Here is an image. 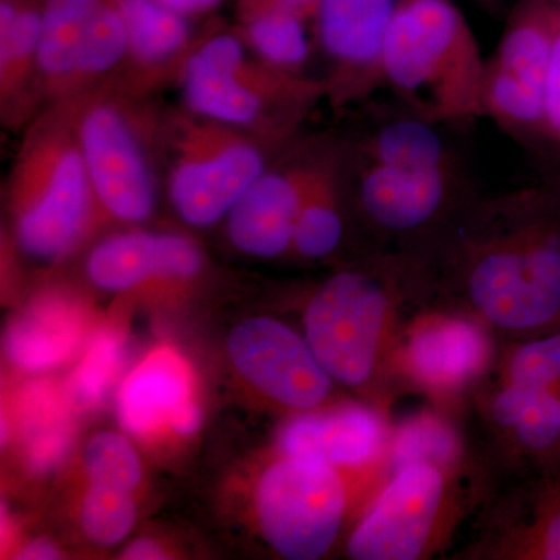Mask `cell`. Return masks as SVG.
I'll return each instance as SVG.
<instances>
[{"mask_svg":"<svg viewBox=\"0 0 560 560\" xmlns=\"http://www.w3.org/2000/svg\"><path fill=\"white\" fill-rule=\"evenodd\" d=\"M143 98L114 80L60 102L83 153L98 219L140 224L156 209L162 117Z\"/></svg>","mask_w":560,"mask_h":560,"instance_id":"cell-8","label":"cell"},{"mask_svg":"<svg viewBox=\"0 0 560 560\" xmlns=\"http://www.w3.org/2000/svg\"><path fill=\"white\" fill-rule=\"evenodd\" d=\"M393 415L353 397L293 416L279 431V452L334 466H363L389 456Z\"/></svg>","mask_w":560,"mask_h":560,"instance_id":"cell-17","label":"cell"},{"mask_svg":"<svg viewBox=\"0 0 560 560\" xmlns=\"http://www.w3.org/2000/svg\"><path fill=\"white\" fill-rule=\"evenodd\" d=\"M260 2L272 3V5L280 7V9L293 11V13L300 14L304 20L315 24L323 0H260Z\"/></svg>","mask_w":560,"mask_h":560,"instance_id":"cell-37","label":"cell"},{"mask_svg":"<svg viewBox=\"0 0 560 560\" xmlns=\"http://www.w3.org/2000/svg\"><path fill=\"white\" fill-rule=\"evenodd\" d=\"M316 156L272 164L246 189L226 215L228 238L248 256H290L294 226Z\"/></svg>","mask_w":560,"mask_h":560,"instance_id":"cell-18","label":"cell"},{"mask_svg":"<svg viewBox=\"0 0 560 560\" xmlns=\"http://www.w3.org/2000/svg\"><path fill=\"white\" fill-rule=\"evenodd\" d=\"M7 206L18 246L39 261L68 256L97 223L83 153L60 103L28 124L7 176Z\"/></svg>","mask_w":560,"mask_h":560,"instance_id":"cell-7","label":"cell"},{"mask_svg":"<svg viewBox=\"0 0 560 560\" xmlns=\"http://www.w3.org/2000/svg\"><path fill=\"white\" fill-rule=\"evenodd\" d=\"M486 60L452 0H399L383 46V84L433 124L485 117Z\"/></svg>","mask_w":560,"mask_h":560,"instance_id":"cell-4","label":"cell"},{"mask_svg":"<svg viewBox=\"0 0 560 560\" xmlns=\"http://www.w3.org/2000/svg\"><path fill=\"white\" fill-rule=\"evenodd\" d=\"M341 186L340 162L331 153L318 154L294 226L290 256L324 260L341 248L346 234Z\"/></svg>","mask_w":560,"mask_h":560,"instance_id":"cell-24","label":"cell"},{"mask_svg":"<svg viewBox=\"0 0 560 560\" xmlns=\"http://www.w3.org/2000/svg\"><path fill=\"white\" fill-rule=\"evenodd\" d=\"M429 301L500 341L560 330V200L550 186L466 206L422 257Z\"/></svg>","mask_w":560,"mask_h":560,"instance_id":"cell-1","label":"cell"},{"mask_svg":"<svg viewBox=\"0 0 560 560\" xmlns=\"http://www.w3.org/2000/svg\"><path fill=\"white\" fill-rule=\"evenodd\" d=\"M482 109L504 131L522 140L545 142V90L486 61Z\"/></svg>","mask_w":560,"mask_h":560,"instance_id":"cell-28","label":"cell"},{"mask_svg":"<svg viewBox=\"0 0 560 560\" xmlns=\"http://www.w3.org/2000/svg\"><path fill=\"white\" fill-rule=\"evenodd\" d=\"M545 142L560 151V0H556V39L545 84Z\"/></svg>","mask_w":560,"mask_h":560,"instance_id":"cell-33","label":"cell"},{"mask_svg":"<svg viewBox=\"0 0 560 560\" xmlns=\"http://www.w3.org/2000/svg\"><path fill=\"white\" fill-rule=\"evenodd\" d=\"M205 257L195 242L168 232L128 231L98 243L88 257V278L105 291L179 285L198 278Z\"/></svg>","mask_w":560,"mask_h":560,"instance_id":"cell-20","label":"cell"},{"mask_svg":"<svg viewBox=\"0 0 560 560\" xmlns=\"http://www.w3.org/2000/svg\"><path fill=\"white\" fill-rule=\"evenodd\" d=\"M455 168L410 172L364 162L357 208L385 253L423 256L466 208L456 200Z\"/></svg>","mask_w":560,"mask_h":560,"instance_id":"cell-14","label":"cell"},{"mask_svg":"<svg viewBox=\"0 0 560 560\" xmlns=\"http://www.w3.org/2000/svg\"><path fill=\"white\" fill-rule=\"evenodd\" d=\"M556 39V0H523L504 27L493 65L545 90Z\"/></svg>","mask_w":560,"mask_h":560,"instance_id":"cell-26","label":"cell"},{"mask_svg":"<svg viewBox=\"0 0 560 560\" xmlns=\"http://www.w3.org/2000/svg\"><path fill=\"white\" fill-rule=\"evenodd\" d=\"M46 0H0V114L7 127L40 113L38 54Z\"/></svg>","mask_w":560,"mask_h":560,"instance_id":"cell-22","label":"cell"},{"mask_svg":"<svg viewBox=\"0 0 560 560\" xmlns=\"http://www.w3.org/2000/svg\"><path fill=\"white\" fill-rule=\"evenodd\" d=\"M86 320L79 305L66 298L44 296L31 305L7 331V355L22 371L60 366L79 352Z\"/></svg>","mask_w":560,"mask_h":560,"instance_id":"cell-23","label":"cell"},{"mask_svg":"<svg viewBox=\"0 0 560 560\" xmlns=\"http://www.w3.org/2000/svg\"><path fill=\"white\" fill-rule=\"evenodd\" d=\"M90 485L131 490L142 478V464L130 441L114 431H101L88 442L83 453Z\"/></svg>","mask_w":560,"mask_h":560,"instance_id":"cell-31","label":"cell"},{"mask_svg":"<svg viewBox=\"0 0 560 560\" xmlns=\"http://www.w3.org/2000/svg\"><path fill=\"white\" fill-rule=\"evenodd\" d=\"M234 10L232 28L257 57L275 68L305 75L313 50L311 22L260 0H234Z\"/></svg>","mask_w":560,"mask_h":560,"instance_id":"cell-25","label":"cell"},{"mask_svg":"<svg viewBox=\"0 0 560 560\" xmlns=\"http://www.w3.org/2000/svg\"><path fill=\"white\" fill-rule=\"evenodd\" d=\"M128 39L110 0H46L38 54L40 110L120 80Z\"/></svg>","mask_w":560,"mask_h":560,"instance_id":"cell-12","label":"cell"},{"mask_svg":"<svg viewBox=\"0 0 560 560\" xmlns=\"http://www.w3.org/2000/svg\"><path fill=\"white\" fill-rule=\"evenodd\" d=\"M70 444H72V427L69 425V420H66L49 429L27 434L25 458L32 470L44 474L55 469L65 459Z\"/></svg>","mask_w":560,"mask_h":560,"instance_id":"cell-32","label":"cell"},{"mask_svg":"<svg viewBox=\"0 0 560 560\" xmlns=\"http://www.w3.org/2000/svg\"><path fill=\"white\" fill-rule=\"evenodd\" d=\"M168 555L156 541L149 539H139L132 541V544L128 545L125 548L124 552H121V559H131V560H154V559H167Z\"/></svg>","mask_w":560,"mask_h":560,"instance_id":"cell-35","label":"cell"},{"mask_svg":"<svg viewBox=\"0 0 560 560\" xmlns=\"http://www.w3.org/2000/svg\"><path fill=\"white\" fill-rule=\"evenodd\" d=\"M436 127L415 114L385 121L364 142V162L410 172L452 171L451 151Z\"/></svg>","mask_w":560,"mask_h":560,"instance_id":"cell-27","label":"cell"},{"mask_svg":"<svg viewBox=\"0 0 560 560\" xmlns=\"http://www.w3.org/2000/svg\"><path fill=\"white\" fill-rule=\"evenodd\" d=\"M458 416L423 408L394 422L389 480L345 540L352 560H427L488 500L499 470L470 444Z\"/></svg>","mask_w":560,"mask_h":560,"instance_id":"cell-2","label":"cell"},{"mask_svg":"<svg viewBox=\"0 0 560 560\" xmlns=\"http://www.w3.org/2000/svg\"><path fill=\"white\" fill-rule=\"evenodd\" d=\"M390 471V455L363 466H334L276 448L254 488L257 530L279 558L323 559L345 545Z\"/></svg>","mask_w":560,"mask_h":560,"instance_id":"cell-5","label":"cell"},{"mask_svg":"<svg viewBox=\"0 0 560 560\" xmlns=\"http://www.w3.org/2000/svg\"><path fill=\"white\" fill-rule=\"evenodd\" d=\"M427 300L420 257L372 249L308 294L302 334L338 385L393 415L401 329Z\"/></svg>","mask_w":560,"mask_h":560,"instance_id":"cell-3","label":"cell"},{"mask_svg":"<svg viewBox=\"0 0 560 560\" xmlns=\"http://www.w3.org/2000/svg\"><path fill=\"white\" fill-rule=\"evenodd\" d=\"M194 393V372L187 361L172 348L153 350L121 383L117 396L121 427L138 438L164 431L189 436L201 425Z\"/></svg>","mask_w":560,"mask_h":560,"instance_id":"cell-19","label":"cell"},{"mask_svg":"<svg viewBox=\"0 0 560 560\" xmlns=\"http://www.w3.org/2000/svg\"><path fill=\"white\" fill-rule=\"evenodd\" d=\"M497 470L560 459V330L501 341L470 410Z\"/></svg>","mask_w":560,"mask_h":560,"instance_id":"cell-9","label":"cell"},{"mask_svg":"<svg viewBox=\"0 0 560 560\" xmlns=\"http://www.w3.org/2000/svg\"><path fill=\"white\" fill-rule=\"evenodd\" d=\"M279 143L187 108L162 117L161 156L165 189L180 220L208 228L272 164Z\"/></svg>","mask_w":560,"mask_h":560,"instance_id":"cell-10","label":"cell"},{"mask_svg":"<svg viewBox=\"0 0 560 560\" xmlns=\"http://www.w3.org/2000/svg\"><path fill=\"white\" fill-rule=\"evenodd\" d=\"M399 0H323L315 39L327 58V101L348 108L383 84L382 57Z\"/></svg>","mask_w":560,"mask_h":560,"instance_id":"cell-16","label":"cell"},{"mask_svg":"<svg viewBox=\"0 0 560 560\" xmlns=\"http://www.w3.org/2000/svg\"><path fill=\"white\" fill-rule=\"evenodd\" d=\"M160 2L180 16L194 21L215 13L224 0H160Z\"/></svg>","mask_w":560,"mask_h":560,"instance_id":"cell-34","label":"cell"},{"mask_svg":"<svg viewBox=\"0 0 560 560\" xmlns=\"http://www.w3.org/2000/svg\"><path fill=\"white\" fill-rule=\"evenodd\" d=\"M500 342L469 313L425 302L401 329L394 357L397 390L419 394L431 407L460 416L492 371Z\"/></svg>","mask_w":560,"mask_h":560,"instance_id":"cell-11","label":"cell"},{"mask_svg":"<svg viewBox=\"0 0 560 560\" xmlns=\"http://www.w3.org/2000/svg\"><path fill=\"white\" fill-rule=\"evenodd\" d=\"M232 366L250 389L290 418L323 410L338 399L304 334L271 316L242 320L228 338Z\"/></svg>","mask_w":560,"mask_h":560,"instance_id":"cell-15","label":"cell"},{"mask_svg":"<svg viewBox=\"0 0 560 560\" xmlns=\"http://www.w3.org/2000/svg\"><path fill=\"white\" fill-rule=\"evenodd\" d=\"M475 517L470 544L453 559L560 560V459L499 471Z\"/></svg>","mask_w":560,"mask_h":560,"instance_id":"cell-13","label":"cell"},{"mask_svg":"<svg viewBox=\"0 0 560 560\" xmlns=\"http://www.w3.org/2000/svg\"><path fill=\"white\" fill-rule=\"evenodd\" d=\"M128 39L127 68L119 80L138 95L178 81L200 39L191 21L160 0H110Z\"/></svg>","mask_w":560,"mask_h":560,"instance_id":"cell-21","label":"cell"},{"mask_svg":"<svg viewBox=\"0 0 560 560\" xmlns=\"http://www.w3.org/2000/svg\"><path fill=\"white\" fill-rule=\"evenodd\" d=\"M548 186H550L552 191H555V194L558 195L559 200H560V176L558 179L552 180L551 184H548Z\"/></svg>","mask_w":560,"mask_h":560,"instance_id":"cell-38","label":"cell"},{"mask_svg":"<svg viewBox=\"0 0 560 560\" xmlns=\"http://www.w3.org/2000/svg\"><path fill=\"white\" fill-rule=\"evenodd\" d=\"M125 359V340L119 330L95 331L79 366L69 378V399L80 408H94L105 400Z\"/></svg>","mask_w":560,"mask_h":560,"instance_id":"cell-29","label":"cell"},{"mask_svg":"<svg viewBox=\"0 0 560 560\" xmlns=\"http://www.w3.org/2000/svg\"><path fill=\"white\" fill-rule=\"evenodd\" d=\"M178 83L184 108L279 145L327 98L326 81L268 65L221 21L200 33Z\"/></svg>","mask_w":560,"mask_h":560,"instance_id":"cell-6","label":"cell"},{"mask_svg":"<svg viewBox=\"0 0 560 560\" xmlns=\"http://www.w3.org/2000/svg\"><path fill=\"white\" fill-rule=\"evenodd\" d=\"M81 529L102 547L120 544L136 522V504L130 490L90 485L80 511Z\"/></svg>","mask_w":560,"mask_h":560,"instance_id":"cell-30","label":"cell"},{"mask_svg":"<svg viewBox=\"0 0 560 560\" xmlns=\"http://www.w3.org/2000/svg\"><path fill=\"white\" fill-rule=\"evenodd\" d=\"M21 560H50L60 558V551L55 547L54 541L36 539L28 541L22 550L14 556Z\"/></svg>","mask_w":560,"mask_h":560,"instance_id":"cell-36","label":"cell"}]
</instances>
